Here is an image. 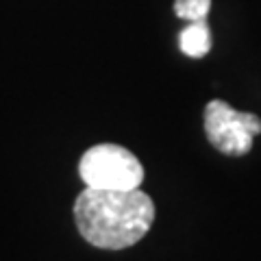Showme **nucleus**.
<instances>
[{
	"label": "nucleus",
	"mask_w": 261,
	"mask_h": 261,
	"mask_svg": "<svg viewBox=\"0 0 261 261\" xmlns=\"http://www.w3.org/2000/svg\"><path fill=\"white\" fill-rule=\"evenodd\" d=\"M79 233L96 248L122 250L137 244L154 222V202L137 190L85 187L74 202Z\"/></svg>",
	"instance_id": "1"
},
{
	"label": "nucleus",
	"mask_w": 261,
	"mask_h": 261,
	"mask_svg": "<svg viewBox=\"0 0 261 261\" xmlns=\"http://www.w3.org/2000/svg\"><path fill=\"white\" fill-rule=\"evenodd\" d=\"M79 174L94 190H137L144 181V166L124 146L96 144L81 157Z\"/></svg>",
	"instance_id": "2"
},
{
	"label": "nucleus",
	"mask_w": 261,
	"mask_h": 261,
	"mask_svg": "<svg viewBox=\"0 0 261 261\" xmlns=\"http://www.w3.org/2000/svg\"><path fill=\"white\" fill-rule=\"evenodd\" d=\"M205 133L220 152L242 157L250 152L252 140L261 135V120L255 113L233 109L224 100H211L205 107Z\"/></svg>",
	"instance_id": "3"
},
{
	"label": "nucleus",
	"mask_w": 261,
	"mask_h": 261,
	"mask_svg": "<svg viewBox=\"0 0 261 261\" xmlns=\"http://www.w3.org/2000/svg\"><path fill=\"white\" fill-rule=\"evenodd\" d=\"M178 48L181 53L192 57V59H200L211 50V31L205 20L190 22L187 27L178 33Z\"/></svg>",
	"instance_id": "4"
},
{
	"label": "nucleus",
	"mask_w": 261,
	"mask_h": 261,
	"mask_svg": "<svg viewBox=\"0 0 261 261\" xmlns=\"http://www.w3.org/2000/svg\"><path fill=\"white\" fill-rule=\"evenodd\" d=\"M211 11V0H174V13L187 22L207 20Z\"/></svg>",
	"instance_id": "5"
}]
</instances>
